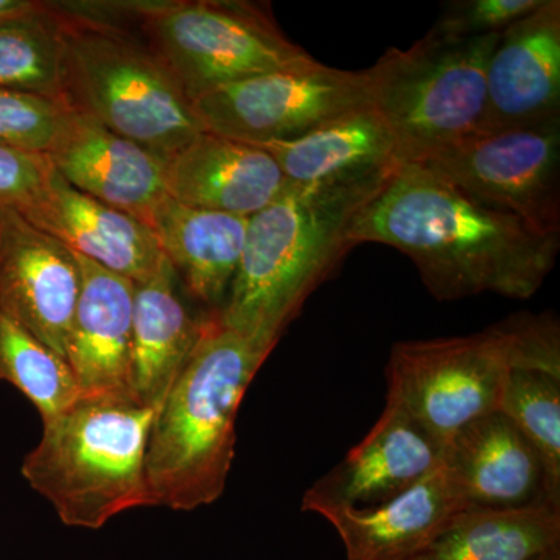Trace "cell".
Returning a JSON list of instances; mask_svg holds the SVG:
<instances>
[{
	"mask_svg": "<svg viewBox=\"0 0 560 560\" xmlns=\"http://www.w3.org/2000/svg\"><path fill=\"white\" fill-rule=\"evenodd\" d=\"M355 248L378 243L410 257L431 296L495 293L529 300L555 268L560 237L478 205L420 164H400L361 206L348 231Z\"/></svg>",
	"mask_w": 560,
	"mask_h": 560,
	"instance_id": "obj_1",
	"label": "cell"
},
{
	"mask_svg": "<svg viewBox=\"0 0 560 560\" xmlns=\"http://www.w3.org/2000/svg\"><path fill=\"white\" fill-rule=\"evenodd\" d=\"M389 175L287 184L270 206L249 217L241 264L217 312L220 323L271 353L307 298L353 249L350 223Z\"/></svg>",
	"mask_w": 560,
	"mask_h": 560,
	"instance_id": "obj_2",
	"label": "cell"
},
{
	"mask_svg": "<svg viewBox=\"0 0 560 560\" xmlns=\"http://www.w3.org/2000/svg\"><path fill=\"white\" fill-rule=\"evenodd\" d=\"M268 357L210 315L151 425L145 467L156 506L194 511L223 495L238 408Z\"/></svg>",
	"mask_w": 560,
	"mask_h": 560,
	"instance_id": "obj_3",
	"label": "cell"
},
{
	"mask_svg": "<svg viewBox=\"0 0 560 560\" xmlns=\"http://www.w3.org/2000/svg\"><path fill=\"white\" fill-rule=\"evenodd\" d=\"M156 411L130 397H80L43 420L22 475L72 528L101 529L121 512L156 506L145 467Z\"/></svg>",
	"mask_w": 560,
	"mask_h": 560,
	"instance_id": "obj_4",
	"label": "cell"
},
{
	"mask_svg": "<svg viewBox=\"0 0 560 560\" xmlns=\"http://www.w3.org/2000/svg\"><path fill=\"white\" fill-rule=\"evenodd\" d=\"M514 370L560 375L555 316L523 313L466 337L396 342L386 366L388 401L447 442L471 420L499 411Z\"/></svg>",
	"mask_w": 560,
	"mask_h": 560,
	"instance_id": "obj_5",
	"label": "cell"
},
{
	"mask_svg": "<svg viewBox=\"0 0 560 560\" xmlns=\"http://www.w3.org/2000/svg\"><path fill=\"white\" fill-rule=\"evenodd\" d=\"M55 9L65 38L62 101L72 113L165 161L205 131L190 98L149 44L110 22Z\"/></svg>",
	"mask_w": 560,
	"mask_h": 560,
	"instance_id": "obj_6",
	"label": "cell"
},
{
	"mask_svg": "<svg viewBox=\"0 0 560 560\" xmlns=\"http://www.w3.org/2000/svg\"><path fill=\"white\" fill-rule=\"evenodd\" d=\"M500 35H425L408 49H389L371 66L372 106L396 138L400 164H422L480 131L486 73Z\"/></svg>",
	"mask_w": 560,
	"mask_h": 560,
	"instance_id": "obj_7",
	"label": "cell"
},
{
	"mask_svg": "<svg viewBox=\"0 0 560 560\" xmlns=\"http://www.w3.org/2000/svg\"><path fill=\"white\" fill-rule=\"evenodd\" d=\"M147 44L191 102L238 81L316 60L287 38L268 3H143Z\"/></svg>",
	"mask_w": 560,
	"mask_h": 560,
	"instance_id": "obj_8",
	"label": "cell"
},
{
	"mask_svg": "<svg viewBox=\"0 0 560 560\" xmlns=\"http://www.w3.org/2000/svg\"><path fill=\"white\" fill-rule=\"evenodd\" d=\"M364 106H372L370 68L342 70L318 60L238 81L191 102L202 130L256 147L301 138Z\"/></svg>",
	"mask_w": 560,
	"mask_h": 560,
	"instance_id": "obj_9",
	"label": "cell"
},
{
	"mask_svg": "<svg viewBox=\"0 0 560 560\" xmlns=\"http://www.w3.org/2000/svg\"><path fill=\"white\" fill-rule=\"evenodd\" d=\"M420 165L478 205L560 237V121L475 132Z\"/></svg>",
	"mask_w": 560,
	"mask_h": 560,
	"instance_id": "obj_10",
	"label": "cell"
},
{
	"mask_svg": "<svg viewBox=\"0 0 560 560\" xmlns=\"http://www.w3.org/2000/svg\"><path fill=\"white\" fill-rule=\"evenodd\" d=\"M80 290L75 253L0 206V311L66 360Z\"/></svg>",
	"mask_w": 560,
	"mask_h": 560,
	"instance_id": "obj_11",
	"label": "cell"
},
{
	"mask_svg": "<svg viewBox=\"0 0 560 560\" xmlns=\"http://www.w3.org/2000/svg\"><path fill=\"white\" fill-rule=\"evenodd\" d=\"M445 441L388 401L370 433L302 499V510H368L411 489L444 460Z\"/></svg>",
	"mask_w": 560,
	"mask_h": 560,
	"instance_id": "obj_12",
	"label": "cell"
},
{
	"mask_svg": "<svg viewBox=\"0 0 560 560\" xmlns=\"http://www.w3.org/2000/svg\"><path fill=\"white\" fill-rule=\"evenodd\" d=\"M560 121V2L540 7L501 33L486 73L480 131Z\"/></svg>",
	"mask_w": 560,
	"mask_h": 560,
	"instance_id": "obj_13",
	"label": "cell"
},
{
	"mask_svg": "<svg viewBox=\"0 0 560 560\" xmlns=\"http://www.w3.org/2000/svg\"><path fill=\"white\" fill-rule=\"evenodd\" d=\"M444 469L467 508L522 510L552 497L544 460L503 412L460 427L445 442Z\"/></svg>",
	"mask_w": 560,
	"mask_h": 560,
	"instance_id": "obj_14",
	"label": "cell"
},
{
	"mask_svg": "<svg viewBox=\"0 0 560 560\" xmlns=\"http://www.w3.org/2000/svg\"><path fill=\"white\" fill-rule=\"evenodd\" d=\"M21 213L73 253L136 285L168 264L149 224L77 190L55 171Z\"/></svg>",
	"mask_w": 560,
	"mask_h": 560,
	"instance_id": "obj_15",
	"label": "cell"
},
{
	"mask_svg": "<svg viewBox=\"0 0 560 560\" xmlns=\"http://www.w3.org/2000/svg\"><path fill=\"white\" fill-rule=\"evenodd\" d=\"M46 154L70 186L145 224L168 197L167 161L79 114Z\"/></svg>",
	"mask_w": 560,
	"mask_h": 560,
	"instance_id": "obj_16",
	"label": "cell"
},
{
	"mask_svg": "<svg viewBox=\"0 0 560 560\" xmlns=\"http://www.w3.org/2000/svg\"><path fill=\"white\" fill-rule=\"evenodd\" d=\"M81 290L66 361L80 397H130L132 311L136 283L75 254Z\"/></svg>",
	"mask_w": 560,
	"mask_h": 560,
	"instance_id": "obj_17",
	"label": "cell"
},
{
	"mask_svg": "<svg viewBox=\"0 0 560 560\" xmlns=\"http://www.w3.org/2000/svg\"><path fill=\"white\" fill-rule=\"evenodd\" d=\"M289 180L264 149L202 131L165 162L167 195L189 208L256 215Z\"/></svg>",
	"mask_w": 560,
	"mask_h": 560,
	"instance_id": "obj_18",
	"label": "cell"
},
{
	"mask_svg": "<svg viewBox=\"0 0 560 560\" xmlns=\"http://www.w3.org/2000/svg\"><path fill=\"white\" fill-rule=\"evenodd\" d=\"M463 510L467 506L441 464L418 485L378 506L335 508L319 515L337 529L346 560H410Z\"/></svg>",
	"mask_w": 560,
	"mask_h": 560,
	"instance_id": "obj_19",
	"label": "cell"
},
{
	"mask_svg": "<svg viewBox=\"0 0 560 560\" xmlns=\"http://www.w3.org/2000/svg\"><path fill=\"white\" fill-rule=\"evenodd\" d=\"M260 149L291 184H349L389 175L400 165L389 125L374 106L349 110L301 138Z\"/></svg>",
	"mask_w": 560,
	"mask_h": 560,
	"instance_id": "obj_20",
	"label": "cell"
},
{
	"mask_svg": "<svg viewBox=\"0 0 560 560\" xmlns=\"http://www.w3.org/2000/svg\"><path fill=\"white\" fill-rule=\"evenodd\" d=\"M176 272L138 283L132 311L130 396L147 408L161 407L205 331L210 315L195 316L176 291Z\"/></svg>",
	"mask_w": 560,
	"mask_h": 560,
	"instance_id": "obj_21",
	"label": "cell"
},
{
	"mask_svg": "<svg viewBox=\"0 0 560 560\" xmlns=\"http://www.w3.org/2000/svg\"><path fill=\"white\" fill-rule=\"evenodd\" d=\"M248 220L189 208L167 197L151 215L165 259L195 300L220 312L241 264Z\"/></svg>",
	"mask_w": 560,
	"mask_h": 560,
	"instance_id": "obj_22",
	"label": "cell"
},
{
	"mask_svg": "<svg viewBox=\"0 0 560 560\" xmlns=\"http://www.w3.org/2000/svg\"><path fill=\"white\" fill-rule=\"evenodd\" d=\"M560 544V504L459 511L410 560H536Z\"/></svg>",
	"mask_w": 560,
	"mask_h": 560,
	"instance_id": "obj_23",
	"label": "cell"
},
{
	"mask_svg": "<svg viewBox=\"0 0 560 560\" xmlns=\"http://www.w3.org/2000/svg\"><path fill=\"white\" fill-rule=\"evenodd\" d=\"M62 61V18L51 3L28 16L0 22V88L65 103Z\"/></svg>",
	"mask_w": 560,
	"mask_h": 560,
	"instance_id": "obj_24",
	"label": "cell"
},
{
	"mask_svg": "<svg viewBox=\"0 0 560 560\" xmlns=\"http://www.w3.org/2000/svg\"><path fill=\"white\" fill-rule=\"evenodd\" d=\"M0 381L9 382L49 420L80 399L68 361L0 311Z\"/></svg>",
	"mask_w": 560,
	"mask_h": 560,
	"instance_id": "obj_25",
	"label": "cell"
},
{
	"mask_svg": "<svg viewBox=\"0 0 560 560\" xmlns=\"http://www.w3.org/2000/svg\"><path fill=\"white\" fill-rule=\"evenodd\" d=\"M499 411L512 420L539 453L552 497L560 501V375L537 370L512 371Z\"/></svg>",
	"mask_w": 560,
	"mask_h": 560,
	"instance_id": "obj_26",
	"label": "cell"
},
{
	"mask_svg": "<svg viewBox=\"0 0 560 560\" xmlns=\"http://www.w3.org/2000/svg\"><path fill=\"white\" fill-rule=\"evenodd\" d=\"M72 114L62 102L0 88V143L46 154Z\"/></svg>",
	"mask_w": 560,
	"mask_h": 560,
	"instance_id": "obj_27",
	"label": "cell"
},
{
	"mask_svg": "<svg viewBox=\"0 0 560 560\" xmlns=\"http://www.w3.org/2000/svg\"><path fill=\"white\" fill-rule=\"evenodd\" d=\"M544 0H451L427 35L442 39H471L500 35Z\"/></svg>",
	"mask_w": 560,
	"mask_h": 560,
	"instance_id": "obj_28",
	"label": "cell"
},
{
	"mask_svg": "<svg viewBox=\"0 0 560 560\" xmlns=\"http://www.w3.org/2000/svg\"><path fill=\"white\" fill-rule=\"evenodd\" d=\"M51 171L47 154L0 143V206L24 212L46 186Z\"/></svg>",
	"mask_w": 560,
	"mask_h": 560,
	"instance_id": "obj_29",
	"label": "cell"
},
{
	"mask_svg": "<svg viewBox=\"0 0 560 560\" xmlns=\"http://www.w3.org/2000/svg\"><path fill=\"white\" fill-rule=\"evenodd\" d=\"M43 5L44 2H33V0H0V22L28 16L43 9Z\"/></svg>",
	"mask_w": 560,
	"mask_h": 560,
	"instance_id": "obj_30",
	"label": "cell"
},
{
	"mask_svg": "<svg viewBox=\"0 0 560 560\" xmlns=\"http://www.w3.org/2000/svg\"><path fill=\"white\" fill-rule=\"evenodd\" d=\"M536 560H560V544L555 547L548 548L547 551L541 552Z\"/></svg>",
	"mask_w": 560,
	"mask_h": 560,
	"instance_id": "obj_31",
	"label": "cell"
}]
</instances>
